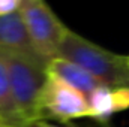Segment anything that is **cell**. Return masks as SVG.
<instances>
[{
    "label": "cell",
    "instance_id": "6da1fadb",
    "mask_svg": "<svg viewBox=\"0 0 129 127\" xmlns=\"http://www.w3.org/2000/svg\"><path fill=\"white\" fill-rule=\"evenodd\" d=\"M57 57L77 64L110 88L123 87L129 78L126 57L107 51L72 30H68Z\"/></svg>",
    "mask_w": 129,
    "mask_h": 127
},
{
    "label": "cell",
    "instance_id": "7a4b0ae2",
    "mask_svg": "<svg viewBox=\"0 0 129 127\" xmlns=\"http://www.w3.org/2000/svg\"><path fill=\"white\" fill-rule=\"evenodd\" d=\"M3 55L8 66L12 102L21 124L39 121V96L48 76L47 66L9 52H3Z\"/></svg>",
    "mask_w": 129,
    "mask_h": 127
},
{
    "label": "cell",
    "instance_id": "3957f363",
    "mask_svg": "<svg viewBox=\"0 0 129 127\" xmlns=\"http://www.w3.org/2000/svg\"><path fill=\"white\" fill-rule=\"evenodd\" d=\"M35 51L47 63L57 57L68 27L42 0H21L18 9Z\"/></svg>",
    "mask_w": 129,
    "mask_h": 127
},
{
    "label": "cell",
    "instance_id": "277c9868",
    "mask_svg": "<svg viewBox=\"0 0 129 127\" xmlns=\"http://www.w3.org/2000/svg\"><path fill=\"white\" fill-rule=\"evenodd\" d=\"M39 114L41 120L50 117L64 123L74 118L90 115L86 97L50 75L47 76L39 96Z\"/></svg>",
    "mask_w": 129,
    "mask_h": 127
},
{
    "label": "cell",
    "instance_id": "5b68a950",
    "mask_svg": "<svg viewBox=\"0 0 129 127\" xmlns=\"http://www.w3.org/2000/svg\"><path fill=\"white\" fill-rule=\"evenodd\" d=\"M0 51L21 55L35 63L47 66V61L35 51L18 11L0 17Z\"/></svg>",
    "mask_w": 129,
    "mask_h": 127
},
{
    "label": "cell",
    "instance_id": "8992f818",
    "mask_svg": "<svg viewBox=\"0 0 129 127\" xmlns=\"http://www.w3.org/2000/svg\"><path fill=\"white\" fill-rule=\"evenodd\" d=\"M47 75L57 78L59 81H62L66 85L77 90L78 93H81L84 97H87L95 88L104 85L102 82H99L96 78H93L90 73H87L77 64L60 57H54L47 63Z\"/></svg>",
    "mask_w": 129,
    "mask_h": 127
},
{
    "label": "cell",
    "instance_id": "52a82bcc",
    "mask_svg": "<svg viewBox=\"0 0 129 127\" xmlns=\"http://www.w3.org/2000/svg\"><path fill=\"white\" fill-rule=\"evenodd\" d=\"M0 118L14 127H23L15 112L14 102H12L8 66H6V60L2 51H0Z\"/></svg>",
    "mask_w": 129,
    "mask_h": 127
},
{
    "label": "cell",
    "instance_id": "ba28073f",
    "mask_svg": "<svg viewBox=\"0 0 129 127\" xmlns=\"http://www.w3.org/2000/svg\"><path fill=\"white\" fill-rule=\"evenodd\" d=\"M21 0H0V17L9 15L20 9Z\"/></svg>",
    "mask_w": 129,
    "mask_h": 127
},
{
    "label": "cell",
    "instance_id": "9c48e42d",
    "mask_svg": "<svg viewBox=\"0 0 129 127\" xmlns=\"http://www.w3.org/2000/svg\"><path fill=\"white\" fill-rule=\"evenodd\" d=\"M35 126L36 127H60V126L53 124V123H48V121H45V120H39V121H36Z\"/></svg>",
    "mask_w": 129,
    "mask_h": 127
},
{
    "label": "cell",
    "instance_id": "30bf717a",
    "mask_svg": "<svg viewBox=\"0 0 129 127\" xmlns=\"http://www.w3.org/2000/svg\"><path fill=\"white\" fill-rule=\"evenodd\" d=\"M0 127H14V126H11L9 123H6V121H3V120L0 118Z\"/></svg>",
    "mask_w": 129,
    "mask_h": 127
},
{
    "label": "cell",
    "instance_id": "8fae6325",
    "mask_svg": "<svg viewBox=\"0 0 129 127\" xmlns=\"http://www.w3.org/2000/svg\"><path fill=\"white\" fill-rule=\"evenodd\" d=\"M101 127H113L110 123H105V124H101Z\"/></svg>",
    "mask_w": 129,
    "mask_h": 127
},
{
    "label": "cell",
    "instance_id": "7c38bea8",
    "mask_svg": "<svg viewBox=\"0 0 129 127\" xmlns=\"http://www.w3.org/2000/svg\"><path fill=\"white\" fill-rule=\"evenodd\" d=\"M23 127H36V126H35V123H32V124H26V126H23Z\"/></svg>",
    "mask_w": 129,
    "mask_h": 127
},
{
    "label": "cell",
    "instance_id": "4fadbf2b",
    "mask_svg": "<svg viewBox=\"0 0 129 127\" xmlns=\"http://www.w3.org/2000/svg\"><path fill=\"white\" fill-rule=\"evenodd\" d=\"M123 87H128V88H129V78L126 79V82H125V85H123Z\"/></svg>",
    "mask_w": 129,
    "mask_h": 127
}]
</instances>
